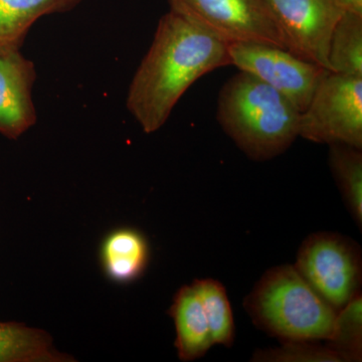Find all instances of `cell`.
<instances>
[{
    "mask_svg": "<svg viewBox=\"0 0 362 362\" xmlns=\"http://www.w3.org/2000/svg\"><path fill=\"white\" fill-rule=\"evenodd\" d=\"M226 66H232L228 45L169 11L133 76L126 107L143 132L152 134L197 80Z\"/></svg>",
    "mask_w": 362,
    "mask_h": 362,
    "instance_id": "6da1fadb",
    "label": "cell"
},
{
    "mask_svg": "<svg viewBox=\"0 0 362 362\" xmlns=\"http://www.w3.org/2000/svg\"><path fill=\"white\" fill-rule=\"evenodd\" d=\"M300 114L287 98L245 71L226 81L218 94L221 127L255 161L271 160L291 147L299 137Z\"/></svg>",
    "mask_w": 362,
    "mask_h": 362,
    "instance_id": "7a4b0ae2",
    "label": "cell"
},
{
    "mask_svg": "<svg viewBox=\"0 0 362 362\" xmlns=\"http://www.w3.org/2000/svg\"><path fill=\"white\" fill-rule=\"evenodd\" d=\"M244 307L256 327L281 341H327L337 315L294 265L265 272L245 298Z\"/></svg>",
    "mask_w": 362,
    "mask_h": 362,
    "instance_id": "3957f363",
    "label": "cell"
},
{
    "mask_svg": "<svg viewBox=\"0 0 362 362\" xmlns=\"http://www.w3.org/2000/svg\"><path fill=\"white\" fill-rule=\"evenodd\" d=\"M294 267L337 312L361 293V247L340 233L319 232L307 237L297 252Z\"/></svg>",
    "mask_w": 362,
    "mask_h": 362,
    "instance_id": "277c9868",
    "label": "cell"
},
{
    "mask_svg": "<svg viewBox=\"0 0 362 362\" xmlns=\"http://www.w3.org/2000/svg\"><path fill=\"white\" fill-rule=\"evenodd\" d=\"M299 137L362 149V77L329 71L300 114Z\"/></svg>",
    "mask_w": 362,
    "mask_h": 362,
    "instance_id": "5b68a950",
    "label": "cell"
},
{
    "mask_svg": "<svg viewBox=\"0 0 362 362\" xmlns=\"http://www.w3.org/2000/svg\"><path fill=\"white\" fill-rule=\"evenodd\" d=\"M170 11L226 45L263 44L286 49L264 0H168Z\"/></svg>",
    "mask_w": 362,
    "mask_h": 362,
    "instance_id": "8992f818",
    "label": "cell"
},
{
    "mask_svg": "<svg viewBox=\"0 0 362 362\" xmlns=\"http://www.w3.org/2000/svg\"><path fill=\"white\" fill-rule=\"evenodd\" d=\"M228 54L232 66L270 86L299 112L306 109L317 87L330 71L270 45H228Z\"/></svg>",
    "mask_w": 362,
    "mask_h": 362,
    "instance_id": "52a82bcc",
    "label": "cell"
},
{
    "mask_svg": "<svg viewBox=\"0 0 362 362\" xmlns=\"http://www.w3.org/2000/svg\"><path fill=\"white\" fill-rule=\"evenodd\" d=\"M286 49L330 71L331 35L343 14L335 0H264Z\"/></svg>",
    "mask_w": 362,
    "mask_h": 362,
    "instance_id": "ba28073f",
    "label": "cell"
},
{
    "mask_svg": "<svg viewBox=\"0 0 362 362\" xmlns=\"http://www.w3.org/2000/svg\"><path fill=\"white\" fill-rule=\"evenodd\" d=\"M35 64L20 52L0 54V134L16 140L37 123Z\"/></svg>",
    "mask_w": 362,
    "mask_h": 362,
    "instance_id": "9c48e42d",
    "label": "cell"
},
{
    "mask_svg": "<svg viewBox=\"0 0 362 362\" xmlns=\"http://www.w3.org/2000/svg\"><path fill=\"white\" fill-rule=\"evenodd\" d=\"M175 322V346L181 361H194L206 356L214 343L206 314L194 286L180 288L168 310Z\"/></svg>",
    "mask_w": 362,
    "mask_h": 362,
    "instance_id": "30bf717a",
    "label": "cell"
},
{
    "mask_svg": "<svg viewBox=\"0 0 362 362\" xmlns=\"http://www.w3.org/2000/svg\"><path fill=\"white\" fill-rule=\"evenodd\" d=\"M83 0H0V54L20 52L42 16L73 11Z\"/></svg>",
    "mask_w": 362,
    "mask_h": 362,
    "instance_id": "8fae6325",
    "label": "cell"
},
{
    "mask_svg": "<svg viewBox=\"0 0 362 362\" xmlns=\"http://www.w3.org/2000/svg\"><path fill=\"white\" fill-rule=\"evenodd\" d=\"M100 258L105 274L113 282H133L148 265V242L139 230L118 228L105 238Z\"/></svg>",
    "mask_w": 362,
    "mask_h": 362,
    "instance_id": "7c38bea8",
    "label": "cell"
},
{
    "mask_svg": "<svg viewBox=\"0 0 362 362\" xmlns=\"http://www.w3.org/2000/svg\"><path fill=\"white\" fill-rule=\"evenodd\" d=\"M49 333L21 322H0V362H74Z\"/></svg>",
    "mask_w": 362,
    "mask_h": 362,
    "instance_id": "4fadbf2b",
    "label": "cell"
},
{
    "mask_svg": "<svg viewBox=\"0 0 362 362\" xmlns=\"http://www.w3.org/2000/svg\"><path fill=\"white\" fill-rule=\"evenodd\" d=\"M362 149L345 144L329 145V165L343 201L362 228Z\"/></svg>",
    "mask_w": 362,
    "mask_h": 362,
    "instance_id": "5bb4252c",
    "label": "cell"
},
{
    "mask_svg": "<svg viewBox=\"0 0 362 362\" xmlns=\"http://www.w3.org/2000/svg\"><path fill=\"white\" fill-rule=\"evenodd\" d=\"M328 62L332 73L362 77V16L342 14L331 35Z\"/></svg>",
    "mask_w": 362,
    "mask_h": 362,
    "instance_id": "9a60e30c",
    "label": "cell"
},
{
    "mask_svg": "<svg viewBox=\"0 0 362 362\" xmlns=\"http://www.w3.org/2000/svg\"><path fill=\"white\" fill-rule=\"evenodd\" d=\"M201 299L214 345L232 347L235 325L225 286L214 279H197L192 284Z\"/></svg>",
    "mask_w": 362,
    "mask_h": 362,
    "instance_id": "2e32d148",
    "label": "cell"
},
{
    "mask_svg": "<svg viewBox=\"0 0 362 362\" xmlns=\"http://www.w3.org/2000/svg\"><path fill=\"white\" fill-rule=\"evenodd\" d=\"M327 345L344 362H358L362 358V295L359 293L337 312Z\"/></svg>",
    "mask_w": 362,
    "mask_h": 362,
    "instance_id": "e0dca14e",
    "label": "cell"
},
{
    "mask_svg": "<svg viewBox=\"0 0 362 362\" xmlns=\"http://www.w3.org/2000/svg\"><path fill=\"white\" fill-rule=\"evenodd\" d=\"M254 362H344L328 345L308 340L282 341L275 349H258L252 354Z\"/></svg>",
    "mask_w": 362,
    "mask_h": 362,
    "instance_id": "ac0fdd59",
    "label": "cell"
},
{
    "mask_svg": "<svg viewBox=\"0 0 362 362\" xmlns=\"http://www.w3.org/2000/svg\"><path fill=\"white\" fill-rule=\"evenodd\" d=\"M343 13L362 16V0H335Z\"/></svg>",
    "mask_w": 362,
    "mask_h": 362,
    "instance_id": "d6986e66",
    "label": "cell"
}]
</instances>
